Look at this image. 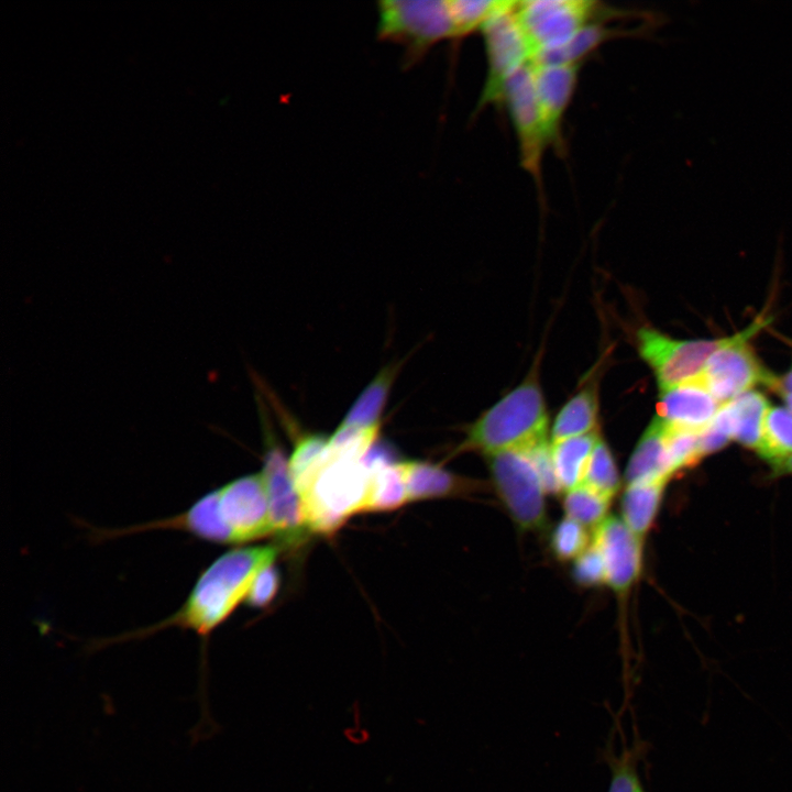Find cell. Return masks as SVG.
<instances>
[{"mask_svg":"<svg viewBox=\"0 0 792 792\" xmlns=\"http://www.w3.org/2000/svg\"><path fill=\"white\" fill-rule=\"evenodd\" d=\"M408 502L457 495L474 485L441 466L421 461H405Z\"/></svg>","mask_w":792,"mask_h":792,"instance_id":"17","label":"cell"},{"mask_svg":"<svg viewBox=\"0 0 792 792\" xmlns=\"http://www.w3.org/2000/svg\"><path fill=\"white\" fill-rule=\"evenodd\" d=\"M776 474H792V454L771 465Z\"/></svg>","mask_w":792,"mask_h":792,"instance_id":"37","label":"cell"},{"mask_svg":"<svg viewBox=\"0 0 792 792\" xmlns=\"http://www.w3.org/2000/svg\"><path fill=\"white\" fill-rule=\"evenodd\" d=\"M454 29V37L465 36L482 26L506 1L447 0Z\"/></svg>","mask_w":792,"mask_h":792,"instance_id":"31","label":"cell"},{"mask_svg":"<svg viewBox=\"0 0 792 792\" xmlns=\"http://www.w3.org/2000/svg\"><path fill=\"white\" fill-rule=\"evenodd\" d=\"M781 396L784 398L785 404H787L788 408L790 409V413L792 414V395L781 394Z\"/></svg>","mask_w":792,"mask_h":792,"instance_id":"38","label":"cell"},{"mask_svg":"<svg viewBox=\"0 0 792 792\" xmlns=\"http://www.w3.org/2000/svg\"><path fill=\"white\" fill-rule=\"evenodd\" d=\"M515 3L516 1H506L481 29L487 74L477 102L479 110L502 103L507 80L532 62L528 41L515 13Z\"/></svg>","mask_w":792,"mask_h":792,"instance_id":"7","label":"cell"},{"mask_svg":"<svg viewBox=\"0 0 792 792\" xmlns=\"http://www.w3.org/2000/svg\"><path fill=\"white\" fill-rule=\"evenodd\" d=\"M493 485L515 524L525 531L546 527L547 495L528 449L487 457Z\"/></svg>","mask_w":792,"mask_h":792,"instance_id":"5","label":"cell"},{"mask_svg":"<svg viewBox=\"0 0 792 792\" xmlns=\"http://www.w3.org/2000/svg\"><path fill=\"white\" fill-rule=\"evenodd\" d=\"M219 510L235 543L273 532L267 491L261 473L244 475L217 488Z\"/></svg>","mask_w":792,"mask_h":792,"instance_id":"12","label":"cell"},{"mask_svg":"<svg viewBox=\"0 0 792 792\" xmlns=\"http://www.w3.org/2000/svg\"><path fill=\"white\" fill-rule=\"evenodd\" d=\"M721 406L705 386L694 380L661 391L657 417L669 426L702 431Z\"/></svg>","mask_w":792,"mask_h":792,"instance_id":"15","label":"cell"},{"mask_svg":"<svg viewBox=\"0 0 792 792\" xmlns=\"http://www.w3.org/2000/svg\"><path fill=\"white\" fill-rule=\"evenodd\" d=\"M771 465L792 454V414L782 407H769L757 450Z\"/></svg>","mask_w":792,"mask_h":792,"instance_id":"25","label":"cell"},{"mask_svg":"<svg viewBox=\"0 0 792 792\" xmlns=\"http://www.w3.org/2000/svg\"><path fill=\"white\" fill-rule=\"evenodd\" d=\"M664 439L672 475L680 470L695 465L703 458L701 431L666 424Z\"/></svg>","mask_w":792,"mask_h":792,"instance_id":"30","label":"cell"},{"mask_svg":"<svg viewBox=\"0 0 792 792\" xmlns=\"http://www.w3.org/2000/svg\"><path fill=\"white\" fill-rule=\"evenodd\" d=\"M372 473L361 461L330 460L300 493L309 530L330 534L345 519L367 512Z\"/></svg>","mask_w":792,"mask_h":792,"instance_id":"3","label":"cell"},{"mask_svg":"<svg viewBox=\"0 0 792 792\" xmlns=\"http://www.w3.org/2000/svg\"><path fill=\"white\" fill-rule=\"evenodd\" d=\"M582 484L613 498L620 486V477L608 446L600 438L591 455Z\"/></svg>","mask_w":792,"mask_h":792,"instance_id":"29","label":"cell"},{"mask_svg":"<svg viewBox=\"0 0 792 792\" xmlns=\"http://www.w3.org/2000/svg\"><path fill=\"white\" fill-rule=\"evenodd\" d=\"M397 371L398 364L383 367L353 402L340 425L360 428L380 426Z\"/></svg>","mask_w":792,"mask_h":792,"instance_id":"19","label":"cell"},{"mask_svg":"<svg viewBox=\"0 0 792 792\" xmlns=\"http://www.w3.org/2000/svg\"><path fill=\"white\" fill-rule=\"evenodd\" d=\"M264 425V468L273 532L287 542L299 541L309 530L305 508L289 472L288 461L271 432L265 415L261 414Z\"/></svg>","mask_w":792,"mask_h":792,"instance_id":"11","label":"cell"},{"mask_svg":"<svg viewBox=\"0 0 792 792\" xmlns=\"http://www.w3.org/2000/svg\"><path fill=\"white\" fill-rule=\"evenodd\" d=\"M606 9L584 0L516 1L515 13L528 41L532 61L571 41L584 26L597 21Z\"/></svg>","mask_w":792,"mask_h":792,"instance_id":"6","label":"cell"},{"mask_svg":"<svg viewBox=\"0 0 792 792\" xmlns=\"http://www.w3.org/2000/svg\"><path fill=\"white\" fill-rule=\"evenodd\" d=\"M664 433L666 424L656 416L630 455L625 472L626 485L669 481L672 476Z\"/></svg>","mask_w":792,"mask_h":792,"instance_id":"16","label":"cell"},{"mask_svg":"<svg viewBox=\"0 0 792 792\" xmlns=\"http://www.w3.org/2000/svg\"><path fill=\"white\" fill-rule=\"evenodd\" d=\"M734 428V439L758 450L763 421L769 409L767 398L757 391H748L726 403Z\"/></svg>","mask_w":792,"mask_h":792,"instance_id":"22","label":"cell"},{"mask_svg":"<svg viewBox=\"0 0 792 792\" xmlns=\"http://www.w3.org/2000/svg\"><path fill=\"white\" fill-rule=\"evenodd\" d=\"M377 9V37L404 47L406 67L421 61L438 42L454 37L447 0H384Z\"/></svg>","mask_w":792,"mask_h":792,"instance_id":"4","label":"cell"},{"mask_svg":"<svg viewBox=\"0 0 792 792\" xmlns=\"http://www.w3.org/2000/svg\"><path fill=\"white\" fill-rule=\"evenodd\" d=\"M279 587V574L272 564L264 566L255 576L245 603L251 607L263 608L275 597Z\"/></svg>","mask_w":792,"mask_h":792,"instance_id":"34","label":"cell"},{"mask_svg":"<svg viewBox=\"0 0 792 792\" xmlns=\"http://www.w3.org/2000/svg\"><path fill=\"white\" fill-rule=\"evenodd\" d=\"M532 78L539 111L550 144L562 150V123L572 100L580 64L532 63Z\"/></svg>","mask_w":792,"mask_h":792,"instance_id":"14","label":"cell"},{"mask_svg":"<svg viewBox=\"0 0 792 792\" xmlns=\"http://www.w3.org/2000/svg\"><path fill=\"white\" fill-rule=\"evenodd\" d=\"M610 501L612 498L584 484H580L565 492L563 509L568 518L580 522L586 528H596L607 518Z\"/></svg>","mask_w":792,"mask_h":792,"instance_id":"26","label":"cell"},{"mask_svg":"<svg viewBox=\"0 0 792 792\" xmlns=\"http://www.w3.org/2000/svg\"><path fill=\"white\" fill-rule=\"evenodd\" d=\"M547 494L558 495L562 492L554 464L552 461L550 444L546 441L527 448Z\"/></svg>","mask_w":792,"mask_h":792,"instance_id":"35","label":"cell"},{"mask_svg":"<svg viewBox=\"0 0 792 792\" xmlns=\"http://www.w3.org/2000/svg\"><path fill=\"white\" fill-rule=\"evenodd\" d=\"M597 410L595 388L587 386L578 392L556 417L551 428L552 442L595 432Z\"/></svg>","mask_w":792,"mask_h":792,"instance_id":"21","label":"cell"},{"mask_svg":"<svg viewBox=\"0 0 792 792\" xmlns=\"http://www.w3.org/2000/svg\"><path fill=\"white\" fill-rule=\"evenodd\" d=\"M590 547V535L583 525L565 517L553 528L550 548L560 561L575 560Z\"/></svg>","mask_w":792,"mask_h":792,"instance_id":"32","label":"cell"},{"mask_svg":"<svg viewBox=\"0 0 792 792\" xmlns=\"http://www.w3.org/2000/svg\"><path fill=\"white\" fill-rule=\"evenodd\" d=\"M593 543L603 554L607 584L616 594L625 595L641 573L642 539L622 518L610 516L596 527Z\"/></svg>","mask_w":792,"mask_h":792,"instance_id":"13","label":"cell"},{"mask_svg":"<svg viewBox=\"0 0 792 792\" xmlns=\"http://www.w3.org/2000/svg\"><path fill=\"white\" fill-rule=\"evenodd\" d=\"M502 103L509 112L517 136L520 164L540 189L542 158L546 148L551 144L537 102L531 63L507 80Z\"/></svg>","mask_w":792,"mask_h":792,"instance_id":"10","label":"cell"},{"mask_svg":"<svg viewBox=\"0 0 792 792\" xmlns=\"http://www.w3.org/2000/svg\"><path fill=\"white\" fill-rule=\"evenodd\" d=\"M642 746L624 747L619 754L606 750L605 761L609 768L607 792H646L638 772V759Z\"/></svg>","mask_w":792,"mask_h":792,"instance_id":"28","label":"cell"},{"mask_svg":"<svg viewBox=\"0 0 792 792\" xmlns=\"http://www.w3.org/2000/svg\"><path fill=\"white\" fill-rule=\"evenodd\" d=\"M777 393L792 395V370L783 377H778L774 387L772 388Z\"/></svg>","mask_w":792,"mask_h":792,"instance_id":"36","label":"cell"},{"mask_svg":"<svg viewBox=\"0 0 792 792\" xmlns=\"http://www.w3.org/2000/svg\"><path fill=\"white\" fill-rule=\"evenodd\" d=\"M548 424L541 388L536 378H526L469 427L461 449L486 457L527 449L547 440Z\"/></svg>","mask_w":792,"mask_h":792,"instance_id":"2","label":"cell"},{"mask_svg":"<svg viewBox=\"0 0 792 792\" xmlns=\"http://www.w3.org/2000/svg\"><path fill=\"white\" fill-rule=\"evenodd\" d=\"M277 548L242 547L232 549L209 564L197 579L184 604L161 622L131 632L99 639L94 649L142 639L168 628L191 630L206 645L210 635L245 602L256 574L272 564Z\"/></svg>","mask_w":792,"mask_h":792,"instance_id":"1","label":"cell"},{"mask_svg":"<svg viewBox=\"0 0 792 792\" xmlns=\"http://www.w3.org/2000/svg\"><path fill=\"white\" fill-rule=\"evenodd\" d=\"M765 323V320L758 319L744 331L733 336L726 345L710 358L700 376L695 378L721 405L750 391L757 384L770 388L776 385L778 377L761 365L748 344L749 338Z\"/></svg>","mask_w":792,"mask_h":792,"instance_id":"8","label":"cell"},{"mask_svg":"<svg viewBox=\"0 0 792 792\" xmlns=\"http://www.w3.org/2000/svg\"><path fill=\"white\" fill-rule=\"evenodd\" d=\"M572 576L579 585L585 587L607 584L605 561L594 543L574 560Z\"/></svg>","mask_w":792,"mask_h":792,"instance_id":"33","label":"cell"},{"mask_svg":"<svg viewBox=\"0 0 792 792\" xmlns=\"http://www.w3.org/2000/svg\"><path fill=\"white\" fill-rule=\"evenodd\" d=\"M328 440L321 433H304L296 441L288 468L299 494L327 461Z\"/></svg>","mask_w":792,"mask_h":792,"instance_id":"23","label":"cell"},{"mask_svg":"<svg viewBox=\"0 0 792 792\" xmlns=\"http://www.w3.org/2000/svg\"><path fill=\"white\" fill-rule=\"evenodd\" d=\"M600 437L596 431L551 442V455L562 491L582 484L591 455Z\"/></svg>","mask_w":792,"mask_h":792,"instance_id":"20","label":"cell"},{"mask_svg":"<svg viewBox=\"0 0 792 792\" xmlns=\"http://www.w3.org/2000/svg\"><path fill=\"white\" fill-rule=\"evenodd\" d=\"M668 481L626 485L620 501L622 519L640 539L651 528Z\"/></svg>","mask_w":792,"mask_h":792,"instance_id":"18","label":"cell"},{"mask_svg":"<svg viewBox=\"0 0 792 792\" xmlns=\"http://www.w3.org/2000/svg\"><path fill=\"white\" fill-rule=\"evenodd\" d=\"M730 339L676 340L650 327L636 332L638 352L653 371L660 391L697 378L710 358Z\"/></svg>","mask_w":792,"mask_h":792,"instance_id":"9","label":"cell"},{"mask_svg":"<svg viewBox=\"0 0 792 792\" xmlns=\"http://www.w3.org/2000/svg\"><path fill=\"white\" fill-rule=\"evenodd\" d=\"M404 462L371 472L367 512L394 510L408 502Z\"/></svg>","mask_w":792,"mask_h":792,"instance_id":"24","label":"cell"},{"mask_svg":"<svg viewBox=\"0 0 792 792\" xmlns=\"http://www.w3.org/2000/svg\"><path fill=\"white\" fill-rule=\"evenodd\" d=\"M380 426L360 428L340 425L328 440L330 460L361 461L378 439Z\"/></svg>","mask_w":792,"mask_h":792,"instance_id":"27","label":"cell"}]
</instances>
